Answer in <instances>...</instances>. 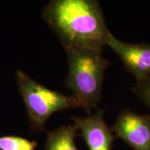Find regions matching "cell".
<instances>
[{"label": "cell", "instance_id": "5b68a950", "mask_svg": "<svg viewBox=\"0 0 150 150\" xmlns=\"http://www.w3.org/2000/svg\"><path fill=\"white\" fill-rule=\"evenodd\" d=\"M107 45L122 62L125 70L136 80L150 76V44H129L118 40L110 33Z\"/></svg>", "mask_w": 150, "mask_h": 150}, {"label": "cell", "instance_id": "ba28073f", "mask_svg": "<svg viewBox=\"0 0 150 150\" xmlns=\"http://www.w3.org/2000/svg\"><path fill=\"white\" fill-rule=\"evenodd\" d=\"M35 141H30L20 136L0 137V150H35Z\"/></svg>", "mask_w": 150, "mask_h": 150}, {"label": "cell", "instance_id": "277c9868", "mask_svg": "<svg viewBox=\"0 0 150 150\" xmlns=\"http://www.w3.org/2000/svg\"><path fill=\"white\" fill-rule=\"evenodd\" d=\"M112 130L134 150H150V115L125 109L117 116Z\"/></svg>", "mask_w": 150, "mask_h": 150}, {"label": "cell", "instance_id": "6da1fadb", "mask_svg": "<svg viewBox=\"0 0 150 150\" xmlns=\"http://www.w3.org/2000/svg\"><path fill=\"white\" fill-rule=\"evenodd\" d=\"M43 18L64 49L102 50L111 33L96 0H53L45 8Z\"/></svg>", "mask_w": 150, "mask_h": 150}, {"label": "cell", "instance_id": "8992f818", "mask_svg": "<svg viewBox=\"0 0 150 150\" xmlns=\"http://www.w3.org/2000/svg\"><path fill=\"white\" fill-rule=\"evenodd\" d=\"M72 120L89 150H112L115 136L105 122L104 110H97L88 117H73Z\"/></svg>", "mask_w": 150, "mask_h": 150}, {"label": "cell", "instance_id": "9c48e42d", "mask_svg": "<svg viewBox=\"0 0 150 150\" xmlns=\"http://www.w3.org/2000/svg\"><path fill=\"white\" fill-rule=\"evenodd\" d=\"M133 93L150 108V76L136 80Z\"/></svg>", "mask_w": 150, "mask_h": 150}, {"label": "cell", "instance_id": "7a4b0ae2", "mask_svg": "<svg viewBox=\"0 0 150 150\" xmlns=\"http://www.w3.org/2000/svg\"><path fill=\"white\" fill-rule=\"evenodd\" d=\"M68 60L69 72L65 86L72 92L79 108L87 112L96 108L102 99L105 74L109 61L102 50L86 48L65 49Z\"/></svg>", "mask_w": 150, "mask_h": 150}, {"label": "cell", "instance_id": "52a82bcc", "mask_svg": "<svg viewBox=\"0 0 150 150\" xmlns=\"http://www.w3.org/2000/svg\"><path fill=\"white\" fill-rule=\"evenodd\" d=\"M76 125L62 126L47 134L45 150H78L74 140L78 136Z\"/></svg>", "mask_w": 150, "mask_h": 150}, {"label": "cell", "instance_id": "3957f363", "mask_svg": "<svg viewBox=\"0 0 150 150\" xmlns=\"http://www.w3.org/2000/svg\"><path fill=\"white\" fill-rule=\"evenodd\" d=\"M16 79L33 131H42L46 121L55 112L79 108L72 96L47 88L21 70L16 72Z\"/></svg>", "mask_w": 150, "mask_h": 150}]
</instances>
